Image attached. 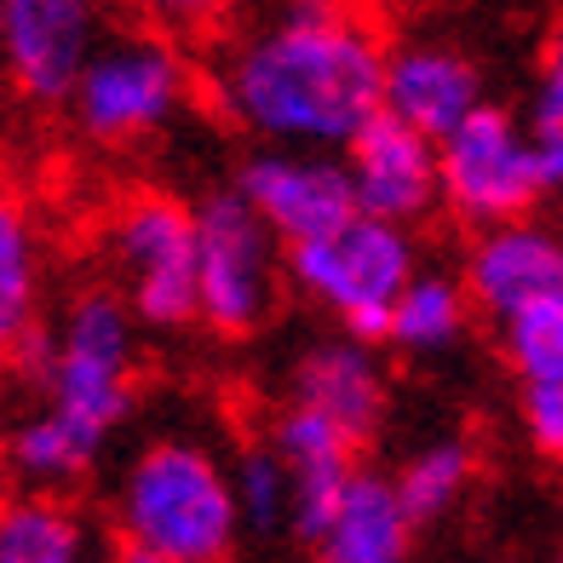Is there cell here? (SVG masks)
<instances>
[{"label": "cell", "instance_id": "6da1fadb", "mask_svg": "<svg viewBox=\"0 0 563 563\" xmlns=\"http://www.w3.org/2000/svg\"><path fill=\"white\" fill-rule=\"evenodd\" d=\"M386 64L391 46L368 18L294 7L224 58L219 104L265 150H351L374 115H386Z\"/></svg>", "mask_w": 563, "mask_h": 563}, {"label": "cell", "instance_id": "7a4b0ae2", "mask_svg": "<svg viewBox=\"0 0 563 563\" xmlns=\"http://www.w3.org/2000/svg\"><path fill=\"white\" fill-rule=\"evenodd\" d=\"M121 552L167 563H224L242 534V500L230 466L190 438L144 443L115 483Z\"/></svg>", "mask_w": 563, "mask_h": 563}, {"label": "cell", "instance_id": "3957f363", "mask_svg": "<svg viewBox=\"0 0 563 563\" xmlns=\"http://www.w3.org/2000/svg\"><path fill=\"white\" fill-rule=\"evenodd\" d=\"M12 356L23 374L41 379L46 415H53L87 460L110 443V431L133 415V311L115 288H87L69 299L53 334H30Z\"/></svg>", "mask_w": 563, "mask_h": 563}, {"label": "cell", "instance_id": "277c9868", "mask_svg": "<svg viewBox=\"0 0 563 563\" xmlns=\"http://www.w3.org/2000/svg\"><path fill=\"white\" fill-rule=\"evenodd\" d=\"M415 236L402 224L356 213L334 236L305 242L288 253V282L322 305L328 317H340V334L356 345H391V311L415 282Z\"/></svg>", "mask_w": 563, "mask_h": 563}, {"label": "cell", "instance_id": "5b68a950", "mask_svg": "<svg viewBox=\"0 0 563 563\" xmlns=\"http://www.w3.org/2000/svg\"><path fill=\"white\" fill-rule=\"evenodd\" d=\"M104 247L121 271L126 311L150 328L201 322V260H196V201L139 190L110 213Z\"/></svg>", "mask_w": 563, "mask_h": 563}, {"label": "cell", "instance_id": "8992f818", "mask_svg": "<svg viewBox=\"0 0 563 563\" xmlns=\"http://www.w3.org/2000/svg\"><path fill=\"white\" fill-rule=\"evenodd\" d=\"M438 167H443V213L466 224L472 236L529 219V208L547 196L534 133L500 104H483L454 139H443Z\"/></svg>", "mask_w": 563, "mask_h": 563}, {"label": "cell", "instance_id": "52a82bcc", "mask_svg": "<svg viewBox=\"0 0 563 563\" xmlns=\"http://www.w3.org/2000/svg\"><path fill=\"white\" fill-rule=\"evenodd\" d=\"M276 236L242 201L236 185L196 201V260H201V328L219 340H247L276 305Z\"/></svg>", "mask_w": 563, "mask_h": 563}, {"label": "cell", "instance_id": "ba28073f", "mask_svg": "<svg viewBox=\"0 0 563 563\" xmlns=\"http://www.w3.org/2000/svg\"><path fill=\"white\" fill-rule=\"evenodd\" d=\"M178 104H185V58L162 35L126 30L98 41L81 87L69 98V115L92 144H133L167 126Z\"/></svg>", "mask_w": 563, "mask_h": 563}, {"label": "cell", "instance_id": "9c48e42d", "mask_svg": "<svg viewBox=\"0 0 563 563\" xmlns=\"http://www.w3.org/2000/svg\"><path fill=\"white\" fill-rule=\"evenodd\" d=\"M236 190L288 253L334 236L340 224L356 219V190H351L345 162L299 156V150H260V156H247L236 167Z\"/></svg>", "mask_w": 563, "mask_h": 563}, {"label": "cell", "instance_id": "30bf717a", "mask_svg": "<svg viewBox=\"0 0 563 563\" xmlns=\"http://www.w3.org/2000/svg\"><path fill=\"white\" fill-rule=\"evenodd\" d=\"M7 75L30 104H69L98 53L92 12L81 0H7L0 7Z\"/></svg>", "mask_w": 563, "mask_h": 563}, {"label": "cell", "instance_id": "8fae6325", "mask_svg": "<svg viewBox=\"0 0 563 563\" xmlns=\"http://www.w3.org/2000/svg\"><path fill=\"white\" fill-rule=\"evenodd\" d=\"M345 173L356 190V213L386 224H420L431 208H443V167L438 144L391 115H374L345 150Z\"/></svg>", "mask_w": 563, "mask_h": 563}, {"label": "cell", "instance_id": "7c38bea8", "mask_svg": "<svg viewBox=\"0 0 563 563\" xmlns=\"http://www.w3.org/2000/svg\"><path fill=\"white\" fill-rule=\"evenodd\" d=\"M460 282L483 317L511 322L529 305H552L563 299V230L541 224V219H518L500 230H483L466 247Z\"/></svg>", "mask_w": 563, "mask_h": 563}, {"label": "cell", "instance_id": "4fadbf2b", "mask_svg": "<svg viewBox=\"0 0 563 563\" xmlns=\"http://www.w3.org/2000/svg\"><path fill=\"white\" fill-rule=\"evenodd\" d=\"M489 98H483V69L472 53L449 41H402L386 64V115L415 126L420 139L443 144L466 126Z\"/></svg>", "mask_w": 563, "mask_h": 563}, {"label": "cell", "instance_id": "5bb4252c", "mask_svg": "<svg viewBox=\"0 0 563 563\" xmlns=\"http://www.w3.org/2000/svg\"><path fill=\"white\" fill-rule=\"evenodd\" d=\"M271 449L282 454V466L294 477V534L305 547L322 541V529L334 523V511L345 500V489L356 483V443L340 426H328L311 408L288 402L271 420Z\"/></svg>", "mask_w": 563, "mask_h": 563}, {"label": "cell", "instance_id": "9a60e30c", "mask_svg": "<svg viewBox=\"0 0 563 563\" xmlns=\"http://www.w3.org/2000/svg\"><path fill=\"white\" fill-rule=\"evenodd\" d=\"M299 408L322 415L328 426H340L345 438L363 449L379 420L391 408V386H386V363H379L374 345H356V340H322L311 345L294 363V397Z\"/></svg>", "mask_w": 563, "mask_h": 563}, {"label": "cell", "instance_id": "2e32d148", "mask_svg": "<svg viewBox=\"0 0 563 563\" xmlns=\"http://www.w3.org/2000/svg\"><path fill=\"white\" fill-rule=\"evenodd\" d=\"M408 534H415V523L402 511L397 483L379 472H356L334 523L322 529V541L311 552H317V563H402Z\"/></svg>", "mask_w": 563, "mask_h": 563}, {"label": "cell", "instance_id": "e0dca14e", "mask_svg": "<svg viewBox=\"0 0 563 563\" xmlns=\"http://www.w3.org/2000/svg\"><path fill=\"white\" fill-rule=\"evenodd\" d=\"M92 534L64 495H12L0 511V563H87Z\"/></svg>", "mask_w": 563, "mask_h": 563}, {"label": "cell", "instance_id": "ac0fdd59", "mask_svg": "<svg viewBox=\"0 0 563 563\" xmlns=\"http://www.w3.org/2000/svg\"><path fill=\"white\" fill-rule=\"evenodd\" d=\"M466 317H472L466 282L449 276V271H420L415 282H408V294L397 299V311H391V351L438 356L466 334Z\"/></svg>", "mask_w": 563, "mask_h": 563}, {"label": "cell", "instance_id": "d6986e66", "mask_svg": "<svg viewBox=\"0 0 563 563\" xmlns=\"http://www.w3.org/2000/svg\"><path fill=\"white\" fill-rule=\"evenodd\" d=\"M472 477H477V454L466 438H438V443H426L402 460V472L391 477L397 483V495H402V511H408V523H438L449 518V511L460 506V495L472 489Z\"/></svg>", "mask_w": 563, "mask_h": 563}, {"label": "cell", "instance_id": "ffe728a7", "mask_svg": "<svg viewBox=\"0 0 563 563\" xmlns=\"http://www.w3.org/2000/svg\"><path fill=\"white\" fill-rule=\"evenodd\" d=\"M35 294H41L35 224L18 201H0V340L12 351L30 334H41L35 328Z\"/></svg>", "mask_w": 563, "mask_h": 563}, {"label": "cell", "instance_id": "44dd1931", "mask_svg": "<svg viewBox=\"0 0 563 563\" xmlns=\"http://www.w3.org/2000/svg\"><path fill=\"white\" fill-rule=\"evenodd\" d=\"M7 460H12V472L23 477V495H58V489H69V483L92 466V460L81 454V443H75L69 431L46 415V408H35L30 420L12 426Z\"/></svg>", "mask_w": 563, "mask_h": 563}, {"label": "cell", "instance_id": "7402d4cb", "mask_svg": "<svg viewBox=\"0 0 563 563\" xmlns=\"http://www.w3.org/2000/svg\"><path fill=\"white\" fill-rule=\"evenodd\" d=\"M500 356L523 391L563 386V299L529 305L511 322H500Z\"/></svg>", "mask_w": 563, "mask_h": 563}, {"label": "cell", "instance_id": "603a6c76", "mask_svg": "<svg viewBox=\"0 0 563 563\" xmlns=\"http://www.w3.org/2000/svg\"><path fill=\"white\" fill-rule=\"evenodd\" d=\"M230 477H236L247 534H288L294 529V477L271 443H247L236 454V466H230Z\"/></svg>", "mask_w": 563, "mask_h": 563}, {"label": "cell", "instance_id": "cb8c5ba5", "mask_svg": "<svg viewBox=\"0 0 563 563\" xmlns=\"http://www.w3.org/2000/svg\"><path fill=\"white\" fill-rule=\"evenodd\" d=\"M529 133H534V144H563V18L547 30V46H541L534 98H529Z\"/></svg>", "mask_w": 563, "mask_h": 563}, {"label": "cell", "instance_id": "d4e9b609", "mask_svg": "<svg viewBox=\"0 0 563 563\" xmlns=\"http://www.w3.org/2000/svg\"><path fill=\"white\" fill-rule=\"evenodd\" d=\"M518 415H523V438L534 443V454H547V460L563 466V386L523 391Z\"/></svg>", "mask_w": 563, "mask_h": 563}, {"label": "cell", "instance_id": "484cf974", "mask_svg": "<svg viewBox=\"0 0 563 563\" xmlns=\"http://www.w3.org/2000/svg\"><path fill=\"white\" fill-rule=\"evenodd\" d=\"M115 563H167V558H144V552H121Z\"/></svg>", "mask_w": 563, "mask_h": 563}, {"label": "cell", "instance_id": "4316f807", "mask_svg": "<svg viewBox=\"0 0 563 563\" xmlns=\"http://www.w3.org/2000/svg\"><path fill=\"white\" fill-rule=\"evenodd\" d=\"M552 563H563V552H558V558H552Z\"/></svg>", "mask_w": 563, "mask_h": 563}]
</instances>
